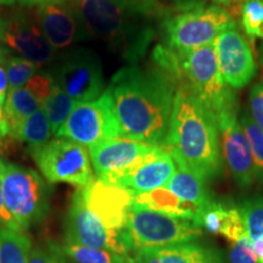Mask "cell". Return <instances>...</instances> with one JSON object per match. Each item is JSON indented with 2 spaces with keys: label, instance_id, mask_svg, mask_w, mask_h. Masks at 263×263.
I'll return each mask as SVG.
<instances>
[{
  "label": "cell",
  "instance_id": "20",
  "mask_svg": "<svg viewBox=\"0 0 263 263\" xmlns=\"http://www.w3.org/2000/svg\"><path fill=\"white\" fill-rule=\"evenodd\" d=\"M133 203L177 218L188 219L195 224L199 209L183 201L167 188H159L133 196Z\"/></svg>",
  "mask_w": 263,
  "mask_h": 263
},
{
  "label": "cell",
  "instance_id": "4",
  "mask_svg": "<svg viewBox=\"0 0 263 263\" xmlns=\"http://www.w3.org/2000/svg\"><path fill=\"white\" fill-rule=\"evenodd\" d=\"M157 68L178 82H186L216 118L235 108V97L219 71L215 43L185 51L170 50L157 45L154 50Z\"/></svg>",
  "mask_w": 263,
  "mask_h": 263
},
{
  "label": "cell",
  "instance_id": "16",
  "mask_svg": "<svg viewBox=\"0 0 263 263\" xmlns=\"http://www.w3.org/2000/svg\"><path fill=\"white\" fill-rule=\"evenodd\" d=\"M33 16L55 51L89 39L73 2L39 5Z\"/></svg>",
  "mask_w": 263,
  "mask_h": 263
},
{
  "label": "cell",
  "instance_id": "22",
  "mask_svg": "<svg viewBox=\"0 0 263 263\" xmlns=\"http://www.w3.org/2000/svg\"><path fill=\"white\" fill-rule=\"evenodd\" d=\"M42 106L41 100L26 87L9 89L3 107L9 136L15 138L21 124Z\"/></svg>",
  "mask_w": 263,
  "mask_h": 263
},
{
  "label": "cell",
  "instance_id": "32",
  "mask_svg": "<svg viewBox=\"0 0 263 263\" xmlns=\"http://www.w3.org/2000/svg\"><path fill=\"white\" fill-rule=\"evenodd\" d=\"M221 235L224 236L230 244L248 236L239 207H229L228 209V215H227L226 222L223 224Z\"/></svg>",
  "mask_w": 263,
  "mask_h": 263
},
{
  "label": "cell",
  "instance_id": "17",
  "mask_svg": "<svg viewBox=\"0 0 263 263\" xmlns=\"http://www.w3.org/2000/svg\"><path fill=\"white\" fill-rule=\"evenodd\" d=\"M155 147L127 138H114L90 145L88 153L98 179L106 182L129 170Z\"/></svg>",
  "mask_w": 263,
  "mask_h": 263
},
{
  "label": "cell",
  "instance_id": "19",
  "mask_svg": "<svg viewBox=\"0 0 263 263\" xmlns=\"http://www.w3.org/2000/svg\"><path fill=\"white\" fill-rule=\"evenodd\" d=\"M134 263H217L210 250L195 242L134 251Z\"/></svg>",
  "mask_w": 263,
  "mask_h": 263
},
{
  "label": "cell",
  "instance_id": "15",
  "mask_svg": "<svg viewBox=\"0 0 263 263\" xmlns=\"http://www.w3.org/2000/svg\"><path fill=\"white\" fill-rule=\"evenodd\" d=\"M176 162L164 146H156L139 162L105 183L121 186L132 195L163 188L176 172Z\"/></svg>",
  "mask_w": 263,
  "mask_h": 263
},
{
  "label": "cell",
  "instance_id": "29",
  "mask_svg": "<svg viewBox=\"0 0 263 263\" xmlns=\"http://www.w3.org/2000/svg\"><path fill=\"white\" fill-rule=\"evenodd\" d=\"M240 123H241L242 129H244L246 137H248L250 147H251L256 178L263 180V130L255 123L251 116L246 112L241 114Z\"/></svg>",
  "mask_w": 263,
  "mask_h": 263
},
{
  "label": "cell",
  "instance_id": "2",
  "mask_svg": "<svg viewBox=\"0 0 263 263\" xmlns=\"http://www.w3.org/2000/svg\"><path fill=\"white\" fill-rule=\"evenodd\" d=\"M88 37L108 45L129 66L144 58L156 20L171 15L160 0H73Z\"/></svg>",
  "mask_w": 263,
  "mask_h": 263
},
{
  "label": "cell",
  "instance_id": "6",
  "mask_svg": "<svg viewBox=\"0 0 263 263\" xmlns=\"http://www.w3.org/2000/svg\"><path fill=\"white\" fill-rule=\"evenodd\" d=\"M235 24L228 10L213 4L168 15L161 21L160 28L164 47L185 51L212 44L219 33Z\"/></svg>",
  "mask_w": 263,
  "mask_h": 263
},
{
  "label": "cell",
  "instance_id": "9",
  "mask_svg": "<svg viewBox=\"0 0 263 263\" xmlns=\"http://www.w3.org/2000/svg\"><path fill=\"white\" fill-rule=\"evenodd\" d=\"M50 74L54 83L76 103L94 101L105 91L103 65L90 49L77 48L66 52Z\"/></svg>",
  "mask_w": 263,
  "mask_h": 263
},
{
  "label": "cell",
  "instance_id": "44",
  "mask_svg": "<svg viewBox=\"0 0 263 263\" xmlns=\"http://www.w3.org/2000/svg\"><path fill=\"white\" fill-rule=\"evenodd\" d=\"M213 3H215V4H218V5H221V4H230V3H235V2H239V0H212ZM246 2V0H245Z\"/></svg>",
  "mask_w": 263,
  "mask_h": 263
},
{
  "label": "cell",
  "instance_id": "41",
  "mask_svg": "<svg viewBox=\"0 0 263 263\" xmlns=\"http://www.w3.org/2000/svg\"><path fill=\"white\" fill-rule=\"evenodd\" d=\"M10 57H11V52H10L8 47H6L4 43L0 41V65L5 66Z\"/></svg>",
  "mask_w": 263,
  "mask_h": 263
},
{
  "label": "cell",
  "instance_id": "14",
  "mask_svg": "<svg viewBox=\"0 0 263 263\" xmlns=\"http://www.w3.org/2000/svg\"><path fill=\"white\" fill-rule=\"evenodd\" d=\"M0 41L38 67L57 57V51L44 38L34 16L22 11L8 18H0Z\"/></svg>",
  "mask_w": 263,
  "mask_h": 263
},
{
  "label": "cell",
  "instance_id": "31",
  "mask_svg": "<svg viewBox=\"0 0 263 263\" xmlns=\"http://www.w3.org/2000/svg\"><path fill=\"white\" fill-rule=\"evenodd\" d=\"M228 206L224 203L211 201L202 209H199L195 226L203 228L211 234H221L223 224H224L227 215H228Z\"/></svg>",
  "mask_w": 263,
  "mask_h": 263
},
{
  "label": "cell",
  "instance_id": "7",
  "mask_svg": "<svg viewBox=\"0 0 263 263\" xmlns=\"http://www.w3.org/2000/svg\"><path fill=\"white\" fill-rule=\"evenodd\" d=\"M126 233L134 251L145 248H162L193 242L202 235V229L188 219L177 218L132 203Z\"/></svg>",
  "mask_w": 263,
  "mask_h": 263
},
{
  "label": "cell",
  "instance_id": "45",
  "mask_svg": "<svg viewBox=\"0 0 263 263\" xmlns=\"http://www.w3.org/2000/svg\"><path fill=\"white\" fill-rule=\"evenodd\" d=\"M15 4V0H0V5H12Z\"/></svg>",
  "mask_w": 263,
  "mask_h": 263
},
{
  "label": "cell",
  "instance_id": "10",
  "mask_svg": "<svg viewBox=\"0 0 263 263\" xmlns=\"http://www.w3.org/2000/svg\"><path fill=\"white\" fill-rule=\"evenodd\" d=\"M82 145L94 144L106 139L122 138V130L115 115L112 98L106 89L94 101L78 103L71 116L55 134Z\"/></svg>",
  "mask_w": 263,
  "mask_h": 263
},
{
  "label": "cell",
  "instance_id": "30",
  "mask_svg": "<svg viewBox=\"0 0 263 263\" xmlns=\"http://www.w3.org/2000/svg\"><path fill=\"white\" fill-rule=\"evenodd\" d=\"M39 67L32 61L22 57H10L5 64V72L8 77L9 89H17L25 87L35 73H38Z\"/></svg>",
  "mask_w": 263,
  "mask_h": 263
},
{
  "label": "cell",
  "instance_id": "35",
  "mask_svg": "<svg viewBox=\"0 0 263 263\" xmlns=\"http://www.w3.org/2000/svg\"><path fill=\"white\" fill-rule=\"evenodd\" d=\"M54 85V80H52L50 73H48V72H38L26 83L25 87L28 90H31L41 100L42 104H44L49 94L51 93Z\"/></svg>",
  "mask_w": 263,
  "mask_h": 263
},
{
  "label": "cell",
  "instance_id": "11",
  "mask_svg": "<svg viewBox=\"0 0 263 263\" xmlns=\"http://www.w3.org/2000/svg\"><path fill=\"white\" fill-rule=\"evenodd\" d=\"M65 242L110 250L121 255L134 251L124 230H115L105 226L100 218L85 205L80 189L74 193L66 219Z\"/></svg>",
  "mask_w": 263,
  "mask_h": 263
},
{
  "label": "cell",
  "instance_id": "37",
  "mask_svg": "<svg viewBox=\"0 0 263 263\" xmlns=\"http://www.w3.org/2000/svg\"><path fill=\"white\" fill-rule=\"evenodd\" d=\"M0 226H4L9 229L16 230V232H24V230L20 228L17 223H16L14 217L9 212V210L6 209L4 197H3L2 183H0Z\"/></svg>",
  "mask_w": 263,
  "mask_h": 263
},
{
  "label": "cell",
  "instance_id": "27",
  "mask_svg": "<svg viewBox=\"0 0 263 263\" xmlns=\"http://www.w3.org/2000/svg\"><path fill=\"white\" fill-rule=\"evenodd\" d=\"M239 210L249 239L252 242L263 239V197L246 200Z\"/></svg>",
  "mask_w": 263,
  "mask_h": 263
},
{
  "label": "cell",
  "instance_id": "25",
  "mask_svg": "<svg viewBox=\"0 0 263 263\" xmlns=\"http://www.w3.org/2000/svg\"><path fill=\"white\" fill-rule=\"evenodd\" d=\"M51 136V126L44 110L41 107L21 124L15 139L25 141L29 145V149H33L48 143Z\"/></svg>",
  "mask_w": 263,
  "mask_h": 263
},
{
  "label": "cell",
  "instance_id": "34",
  "mask_svg": "<svg viewBox=\"0 0 263 263\" xmlns=\"http://www.w3.org/2000/svg\"><path fill=\"white\" fill-rule=\"evenodd\" d=\"M230 263H259L249 236L233 242L229 251Z\"/></svg>",
  "mask_w": 263,
  "mask_h": 263
},
{
  "label": "cell",
  "instance_id": "18",
  "mask_svg": "<svg viewBox=\"0 0 263 263\" xmlns=\"http://www.w3.org/2000/svg\"><path fill=\"white\" fill-rule=\"evenodd\" d=\"M80 192L85 205L105 226L115 230L126 229L128 212L133 203V195L128 190L94 179Z\"/></svg>",
  "mask_w": 263,
  "mask_h": 263
},
{
  "label": "cell",
  "instance_id": "3",
  "mask_svg": "<svg viewBox=\"0 0 263 263\" xmlns=\"http://www.w3.org/2000/svg\"><path fill=\"white\" fill-rule=\"evenodd\" d=\"M164 147L177 166L202 179L222 172L223 157L217 118L186 82H178Z\"/></svg>",
  "mask_w": 263,
  "mask_h": 263
},
{
  "label": "cell",
  "instance_id": "33",
  "mask_svg": "<svg viewBox=\"0 0 263 263\" xmlns=\"http://www.w3.org/2000/svg\"><path fill=\"white\" fill-rule=\"evenodd\" d=\"M28 263H70L61 251L60 245L48 242L44 246L33 248Z\"/></svg>",
  "mask_w": 263,
  "mask_h": 263
},
{
  "label": "cell",
  "instance_id": "23",
  "mask_svg": "<svg viewBox=\"0 0 263 263\" xmlns=\"http://www.w3.org/2000/svg\"><path fill=\"white\" fill-rule=\"evenodd\" d=\"M32 250V241L25 232L0 226V263H28Z\"/></svg>",
  "mask_w": 263,
  "mask_h": 263
},
{
  "label": "cell",
  "instance_id": "13",
  "mask_svg": "<svg viewBox=\"0 0 263 263\" xmlns=\"http://www.w3.org/2000/svg\"><path fill=\"white\" fill-rule=\"evenodd\" d=\"M215 48L219 71L229 88L241 89L254 80L257 65L238 25L230 26L219 33L215 41Z\"/></svg>",
  "mask_w": 263,
  "mask_h": 263
},
{
  "label": "cell",
  "instance_id": "8",
  "mask_svg": "<svg viewBox=\"0 0 263 263\" xmlns=\"http://www.w3.org/2000/svg\"><path fill=\"white\" fill-rule=\"evenodd\" d=\"M29 153L49 183H67L82 189L95 179L89 153L73 140L55 138Z\"/></svg>",
  "mask_w": 263,
  "mask_h": 263
},
{
  "label": "cell",
  "instance_id": "24",
  "mask_svg": "<svg viewBox=\"0 0 263 263\" xmlns=\"http://www.w3.org/2000/svg\"><path fill=\"white\" fill-rule=\"evenodd\" d=\"M60 249L66 257L73 263H134V259L129 255L116 254L110 250L65 241L60 245Z\"/></svg>",
  "mask_w": 263,
  "mask_h": 263
},
{
  "label": "cell",
  "instance_id": "1",
  "mask_svg": "<svg viewBox=\"0 0 263 263\" xmlns=\"http://www.w3.org/2000/svg\"><path fill=\"white\" fill-rule=\"evenodd\" d=\"M177 83L160 68L127 66L107 87L122 138L164 146Z\"/></svg>",
  "mask_w": 263,
  "mask_h": 263
},
{
  "label": "cell",
  "instance_id": "26",
  "mask_svg": "<svg viewBox=\"0 0 263 263\" xmlns=\"http://www.w3.org/2000/svg\"><path fill=\"white\" fill-rule=\"evenodd\" d=\"M77 104L78 103H76L73 99L64 93L57 84L54 85L51 93L49 94L42 106L47 115L54 136L62 127V124L67 121V118L71 116L72 111Z\"/></svg>",
  "mask_w": 263,
  "mask_h": 263
},
{
  "label": "cell",
  "instance_id": "21",
  "mask_svg": "<svg viewBox=\"0 0 263 263\" xmlns=\"http://www.w3.org/2000/svg\"><path fill=\"white\" fill-rule=\"evenodd\" d=\"M206 180L192 171L177 166V170L164 188L171 190L183 201L202 209L213 201L211 194L206 186Z\"/></svg>",
  "mask_w": 263,
  "mask_h": 263
},
{
  "label": "cell",
  "instance_id": "12",
  "mask_svg": "<svg viewBox=\"0 0 263 263\" xmlns=\"http://www.w3.org/2000/svg\"><path fill=\"white\" fill-rule=\"evenodd\" d=\"M222 157L233 178L241 188H249L256 179V171L251 147L235 108H230L217 116Z\"/></svg>",
  "mask_w": 263,
  "mask_h": 263
},
{
  "label": "cell",
  "instance_id": "28",
  "mask_svg": "<svg viewBox=\"0 0 263 263\" xmlns=\"http://www.w3.org/2000/svg\"><path fill=\"white\" fill-rule=\"evenodd\" d=\"M240 20L249 38L263 41V0H246L240 6Z\"/></svg>",
  "mask_w": 263,
  "mask_h": 263
},
{
  "label": "cell",
  "instance_id": "43",
  "mask_svg": "<svg viewBox=\"0 0 263 263\" xmlns=\"http://www.w3.org/2000/svg\"><path fill=\"white\" fill-rule=\"evenodd\" d=\"M252 246H254L255 254L257 256L258 262L263 263V239L258 240V241L252 242Z\"/></svg>",
  "mask_w": 263,
  "mask_h": 263
},
{
  "label": "cell",
  "instance_id": "42",
  "mask_svg": "<svg viewBox=\"0 0 263 263\" xmlns=\"http://www.w3.org/2000/svg\"><path fill=\"white\" fill-rule=\"evenodd\" d=\"M6 134H8V126H6L4 110H3V106L0 105V139L4 138Z\"/></svg>",
  "mask_w": 263,
  "mask_h": 263
},
{
  "label": "cell",
  "instance_id": "38",
  "mask_svg": "<svg viewBox=\"0 0 263 263\" xmlns=\"http://www.w3.org/2000/svg\"><path fill=\"white\" fill-rule=\"evenodd\" d=\"M209 0H171L177 12L189 11V10L205 6Z\"/></svg>",
  "mask_w": 263,
  "mask_h": 263
},
{
  "label": "cell",
  "instance_id": "40",
  "mask_svg": "<svg viewBox=\"0 0 263 263\" xmlns=\"http://www.w3.org/2000/svg\"><path fill=\"white\" fill-rule=\"evenodd\" d=\"M17 2L24 6H39L47 4H61V3H67L71 0H17Z\"/></svg>",
  "mask_w": 263,
  "mask_h": 263
},
{
  "label": "cell",
  "instance_id": "36",
  "mask_svg": "<svg viewBox=\"0 0 263 263\" xmlns=\"http://www.w3.org/2000/svg\"><path fill=\"white\" fill-rule=\"evenodd\" d=\"M249 105L252 120L263 130V81L251 88L249 95Z\"/></svg>",
  "mask_w": 263,
  "mask_h": 263
},
{
  "label": "cell",
  "instance_id": "5",
  "mask_svg": "<svg viewBox=\"0 0 263 263\" xmlns=\"http://www.w3.org/2000/svg\"><path fill=\"white\" fill-rule=\"evenodd\" d=\"M0 183L6 209L24 232L49 213L50 188L34 170L0 157Z\"/></svg>",
  "mask_w": 263,
  "mask_h": 263
},
{
  "label": "cell",
  "instance_id": "39",
  "mask_svg": "<svg viewBox=\"0 0 263 263\" xmlns=\"http://www.w3.org/2000/svg\"><path fill=\"white\" fill-rule=\"evenodd\" d=\"M8 77H6V72L2 65H0V105L5 103L6 94H8Z\"/></svg>",
  "mask_w": 263,
  "mask_h": 263
}]
</instances>
